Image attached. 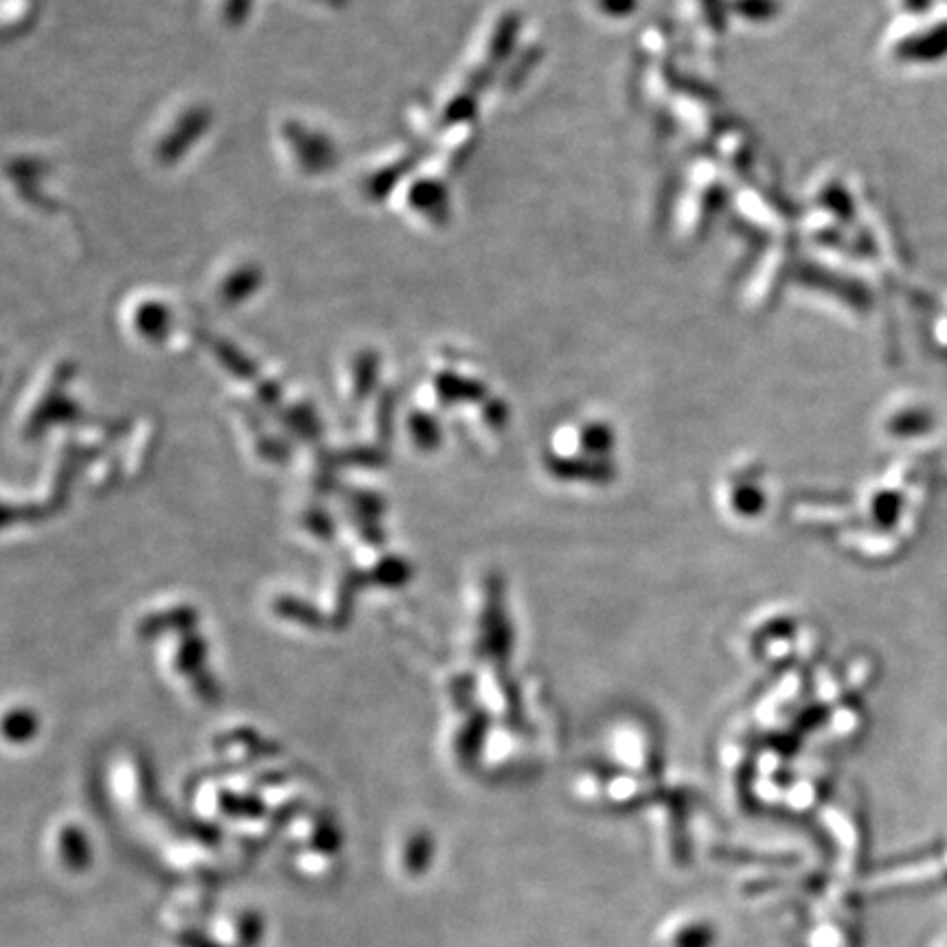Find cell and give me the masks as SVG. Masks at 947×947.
I'll return each instance as SVG.
<instances>
[{
    "instance_id": "obj_1",
    "label": "cell",
    "mask_w": 947,
    "mask_h": 947,
    "mask_svg": "<svg viewBox=\"0 0 947 947\" xmlns=\"http://www.w3.org/2000/svg\"><path fill=\"white\" fill-rule=\"evenodd\" d=\"M62 849H64V858H66V862H68L70 867L79 869V867H84V865H86L84 856H79V851H81V854H86V845H84V838H81L77 832H66V834H64Z\"/></svg>"
}]
</instances>
